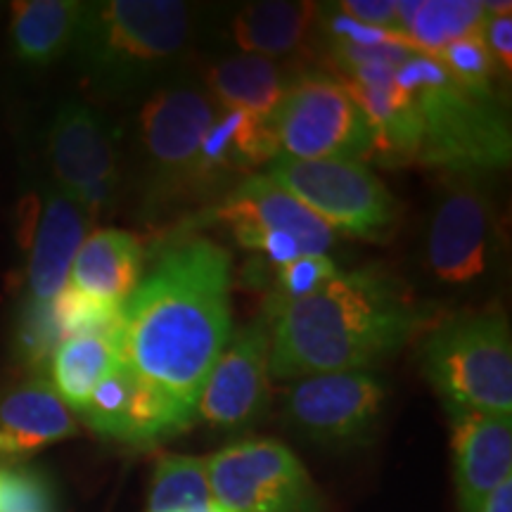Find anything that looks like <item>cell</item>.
Segmentation results:
<instances>
[{
	"instance_id": "obj_21",
	"label": "cell",
	"mask_w": 512,
	"mask_h": 512,
	"mask_svg": "<svg viewBox=\"0 0 512 512\" xmlns=\"http://www.w3.org/2000/svg\"><path fill=\"white\" fill-rule=\"evenodd\" d=\"M320 19L316 3L266 0L242 8L230 24V36L242 53L273 60L302 50Z\"/></svg>"
},
{
	"instance_id": "obj_24",
	"label": "cell",
	"mask_w": 512,
	"mask_h": 512,
	"mask_svg": "<svg viewBox=\"0 0 512 512\" xmlns=\"http://www.w3.org/2000/svg\"><path fill=\"white\" fill-rule=\"evenodd\" d=\"M121 366L117 332L112 335H79L62 342L50 358L53 389L69 411L81 413L105 377Z\"/></svg>"
},
{
	"instance_id": "obj_32",
	"label": "cell",
	"mask_w": 512,
	"mask_h": 512,
	"mask_svg": "<svg viewBox=\"0 0 512 512\" xmlns=\"http://www.w3.org/2000/svg\"><path fill=\"white\" fill-rule=\"evenodd\" d=\"M482 36L498 72H512V12H486Z\"/></svg>"
},
{
	"instance_id": "obj_5",
	"label": "cell",
	"mask_w": 512,
	"mask_h": 512,
	"mask_svg": "<svg viewBox=\"0 0 512 512\" xmlns=\"http://www.w3.org/2000/svg\"><path fill=\"white\" fill-rule=\"evenodd\" d=\"M422 370L448 411L512 415V337L503 313L439 323L422 344Z\"/></svg>"
},
{
	"instance_id": "obj_22",
	"label": "cell",
	"mask_w": 512,
	"mask_h": 512,
	"mask_svg": "<svg viewBox=\"0 0 512 512\" xmlns=\"http://www.w3.org/2000/svg\"><path fill=\"white\" fill-rule=\"evenodd\" d=\"M202 155L211 183L247 174L261 164H271L278 157L273 119L221 110L204 138Z\"/></svg>"
},
{
	"instance_id": "obj_8",
	"label": "cell",
	"mask_w": 512,
	"mask_h": 512,
	"mask_svg": "<svg viewBox=\"0 0 512 512\" xmlns=\"http://www.w3.org/2000/svg\"><path fill=\"white\" fill-rule=\"evenodd\" d=\"M278 157L313 159L370 157V128L347 88L330 74H302L290 81L273 117Z\"/></svg>"
},
{
	"instance_id": "obj_9",
	"label": "cell",
	"mask_w": 512,
	"mask_h": 512,
	"mask_svg": "<svg viewBox=\"0 0 512 512\" xmlns=\"http://www.w3.org/2000/svg\"><path fill=\"white\" fill-rule=\"evenodd\" d=\"M211 496L233 512H320L309 472L285 444L247 439L207 458Z\"/></svg>"
},
{
	"instance_id": "obj_33",
	"label": "cell",
	"mask_w": 512,
	"mask_h": 512,
	"mask_svg": "<svg viewBox=\"0 0 512 512\" xmlns=\"http://www.w3.org/2000/svg\"><path fill=\"white\" fill-rule=\"evenodd\" d=\"M477 512H512V477L503 479V482L484 498Z\"/></svg>"
},
{
	"instance_id": "obj_20",
	"label": "cell",
	"mask_w": 512,
	"mask_h": 512,
	"mask_svg": "<svg viewBox=\"0 0 512 512\" xmlns=\"http://www.w3.org/2000/svg\"><path fill=\"white\" fill-rule=\"evenodd\" d=\"M202 88L221 110L273 119L290 88V79L275 60L240 53L209 64Z\"/></svg>"
},
{
	"instance_id": "obj_2",
	"label": "cell",
	"mask_w": 512,
	"mask_h": 512,
	"mask_svg": "<svg viewBox=\"0 0 512 512\" xmlns=\"http://www.w3.org/2000/svg\"><path fill=\"white\" fill-rule=\"evenodd\" d=\"M266 323L271 375L304 380L363 370L394 354L430 325V306L415 302L394 275L368 266L337 273L311 297L266 316Z\"/></svg>"
},
{
	"instance_id": "obj_31",
	"label": "cell",
	"mask_w": 512,
	"mask_h": 512,
	"mask_svg": "<svg viewBox=\"0 0 512 512\" xmlns=\"http://www.w3.org/2000/svg\"><path fill=\"white\" fill-rule=\"evenodd\" d=\"M335 10L358 24L399 34L396 0H344V3L335 5Z\"/></svg>"
},
{
	"instance_id": "obj_12",
	"label": "cell",
	"mask_w": 512,
	"mask_h": 512,
	"mask_svg": "<svg viewBox=\"0 0 512 512\" xmlns=\"http://www.w3.org/2000/svg\"><path fill=\"white\" fill-rule=\"evenodd\" d=\"M271 380V335L266 318L230 335L204 380L195 418L211 430H245L264 415Z\"/></svg>"
},
{
	"instance_id": "obj_23",
	"label": "cell",
	"mask_w": 512,
	"mask_h": 512,
	"mask_svg": "<svg viewBox=\"0 0 512 512\" xmlns=\"http://www.w3.org/2000/svg\"><path fill=\"white\" fill-rule=\"evenodd\" d=\"M83 15L76 0H19L12 3L10 38L19 60L50 64L74 48Z\"/></svg>"
},
{
	"instance_id": "obj_29",
	"label": "cell",
	"mask_w": 512,
	"mask_h": 512,
	"mask_svg": "<svg viewBox=\"0 0 512 512\" xmlns=\"http://www.w3.org/2000/svg\"><path fill=\"white\" fill-rule=\"evenodd\" d=\"M337 273V264L328 254H302L290 264L280 266L278 275H275V290L268 297L266 316L280 311L287 304L311 297Z\"/></svg>"
},
{
	"instance_id": "obj_28",
	"label": "cell",
	"mask_w": 512,
	"mask_h": 512,
	"mask_svg": "<svg viewBox=\"0 0 512 512\" xmlns=\"http://www.w3.org/2000/svg\"><path fill=\"white\" fill-rule=\"evenodd\" d=\"M441 67L451 74V79L463 86L467 93L477 95L482 100H494L496 95V79L498 67L491 57L489 48H486L482 31L479 34H470L460 41L446 46L437 55Z\"/></svg>"
},
{
	"instance_id": "obj_14",
	"label": "cell",
	"mask_w": 512,
	"mask_h": 512,
	"mask_svg": "<svg viewBox=\"0 0 512 512\" xmlns=\"http://www.w3.org/2000/svg\"><path fill=\"white\" fill-rule=\"evenodd\" d=\"M204 221L226 223L238 242L252 235H283L297 242L302 254H325L337 240L328 223L268 176H249L235 185Z\"/></svg>"
},
{
	"instance_id": "obj_16",
	"label": "cell",
	"mask_w": 512,
	"mask_h": 512,
	"mask_svg": "<svg viewBox=\"0 0 512 512\" xmlns=\"http://www.w3.org/2000/svg\"><path fill=\"white\" fill-rule=\"evenodd\" d=\"M91 216L74 197L57 188L46 190L29 223L27 302L46 304L69 283V273L83 240L88 238Z\"/></svg>"
},
{
	"instance_id": "obj_18",
	"label": "cell",
	"mask_w": 512,
	"mask_h": 512,
	"mask_svg": "<svg viewBox=\"0 0 512 512\" xmlns=\"http://www.w3.org/2000/svg\"><path fill=\"white\" fill-rule=\"evenodd\" d=\"M79 432L53 384L29 380L0 394V458H24Z\"/></svg>"
},
{
	"instance_id": "obj_11",
	"label": "cell",
	"mask_w": 512,
	"mask_h": 512,
	"mask_svg": "<svg viewBox=\"0 0 512 512\" xmlns=\"http://www.w3.org/2000/svg\"><path fill=\"white\" fill-rule=\"evenodd\" d=\"M48 162L57 188L88 216L100 214L119 190L117 140L105 119L83 102H64L48 131Z\"/></svg>"
},
{
	"instance_id": "obj_25",
	"label": "cell",
	"mask_w": 512,
	"mask_h": 512,
	"mask_svg": "<svg viewBox=\"0 0 512 512\" xmlns=\"http://www.w3.org/2000/svg\"><path fill=\"white\" fill-rule=\"evenodd\" d=\"M399 36L422 55L437 57L460 38L479 34L486 22L484 3L472 0H427V3H396Z\"/></svg>"
},
{
	"instance_id": "obj_10",
	"label": "cell",
	"mask_w": 512,
	"mask_h": 512,
	"mask_svg": "<svg viewBox=\"0 0 512 512\" xmlns=\"http://www.w3.org/2000/svg\"><path fill=\"white\" fill-rule=\"evenodd\" d=\"M387 389L366 370L311 375L287 394L285 418L318 444L349 446L370 439L382 415Z\"/></svg>"
},
{
	"instance_id": "obj_34",
	"label": "cell",
	"mask_w": 512,
	"mask_h": 512,
	"mask_svg": "<svg viewBox=\"0 0 512 512\" xmlns=\"http://www.w3.org/2000/svg\"><path fill=\"white\" fill-rule=\"evenodd\" d=\"M181 512H233V510H228L226 505H221L216 498H211V501H207V503L192 505V508H185Z\"/></svg>"
},
{
	"instance_id": "obj_1",
	"label": "cell",
	"mask_w": 512,
	"mask_h": 512,
	"mask_svg": "<svg viewBox=\"0 0 512 512\" xmlns=\"http://www.w3.org/2000/svg\"><path fill=\"white\" fill-rule=\"evenodd\" d=\"M233 335L230 256L211 240L166 249L121 309V363L195 406Z\"/></svg>"
},
{
	"instance_id": "obj_27",
	"label": "cell",
	"mask_w": 512,
	"mask_h": 512,
	"mask_svg": "<svg viewBox=\"0 0 512 512\" xmlns=\"http://www.w3.org/2000/svg\"><path fill=\"white\" fill-rule=\"evenodd\" d=\"M121 309L124 306L86 297L72 285L48 302L50 320L60 342L79 335H112L119 330Z\"/></svg>"
},
{
	"instance_id": "obj_4",
	"label": "cell",
	"mask_w": 512,
	"mask_h": 512,
	"mask_svg": "<svg viewBox=\"0 0 512 512\" xmlns=\"http://www.w3.org/2000/svg\"><path fill=\"white\" fill-rule=\"evenodd\" d=\"M190 8L176 0H102L83 5L74 48L102 93L162 79L188 50Z\"/></svg>"
},
{
	"instance_id": "obj_3",
	"label": "cell",
	"mask_w": 512,
	"mask_h": 512,
	"mask_svg": "<svg viewBox=\"0 0 512 512\" xmlns=\"http://www.w3.org/2000/svg\"><path fill=\"white\" fill-rule=\"evenodd\" d=\"M396 83L413 105L411 164L451 174L508 166L510 124L501 107L458 86L437 57L411 55L396 72Z\"/></svg>"
},
{
	"instance_id": "obj_13",
	"label": "cell",
	"mask_w": 512,
	"mask_h": 512,
	"mask_svg": "<svg viewBox=\"0 0 512 512\" xmlns=\"http://www.w3.org/2000/svg\"><path fill=\"white\" fill-rule=\"evenodd\" d=\"M79 415L100 437L150 446L188 430L195 420V406L143 380L121 363L100 382Z\"/></svg>"
},
{
	"instance_id": "obj_7",
	"label": "cell",
	"mask_w": 512,
	"mask_h": 512,
	"mask_svg": "<svg viewBox=\"0 0 512 512\" xmlns=\"http://www.w3.org/2000/svg\"><path fill=\"white\" fill-rule=\"evenodd\" d=\"M268 178L297 197L332 230L363 240L387 238L399 221V204L380 178L358 159L275 157Z\"/></svg>"
},
{
	"instance_id": "obj_19",
	"label": "cell",
	"mask_w": 512,
	"mask_h": 512,
	"mask_svg": "<svg viewBox=\"0 0 512 512\" xmlns=\"http://www.w3.org/2000/svg\"><path fill=\"white\" fill-rule=\"evenodd\" d=\"M143 247L133 233L102 228L83 240L69 273V283L86 297L124 306L138 290Z\"/></svg>"
},
{
	"instance_id": "obj_26",
	"label": "cell",
	"mask_w": 512,
	"mask_h": 512,
	"mask_svg": "<svg viewBox=\"0 0 512 512\" xmlns=\"http://www.w3.org/2000/svg\"><path fill=\"white\" fill-rule=\"evenodd\" d=\"M211 498L207 458L164 456L157 460L147 512H181Z\"/></svg>"
},
{
	"instance_id": "obj_15",
	"label": "cell",
	"mask_w": 512,
	"mask_h": 512,
	"mask_svg": "<svg viewBox=\"0 0 512 512\" xmlns=\"http://www.w3.org/2000/svg\"><path fill=\"white\" fill-rule=\"evenodd\" d=\"M491 209L475 185L448 190L427 230V266L446 285H467L489 264Z\"/></svg>"
},
{
	"instance_id": "obj_30",
	"label": "cell",
	"mask_w": 512,
	"mask_h": 512,
	"mask_svg": "<svg viewBox=\"0 0 512 512\" xmlns=\"http://www.w3.org/2000/svg\"><path fill=\"white\" fill-rule=\"evenodd\" d=\"M53 484L36 467L24 463H0V512H50Z\"/></svg>"
},
{
	"instance_id": "obj_17",
	"label": "cell",
	"mask_w": 512,
	"mask_h": 512,
	"mask_svg": "<svg viewBox=\"0 0 512 512\" xmlns=\"http://www.w3.org/2000/svg\"><path fill=\"white\" fill-rule=\"evenodd\" d=\"M451 418L458 505L460 512H477L512 477V420L477 411H451Z\"/></svg>"
},
{
	"instance_id": "obj_6",
	"label": "cell",
	"mask_w": 512,
	"mask_h": 512,
	"mask_svg": "<svg viewBox=\"0 0 512 512\" xmlns=\"http://www.w3.org/2000/svg\"><path fill=\"white\" fill-rule=\"evenodd\" d=\"M221 107L202 86L157 88L138 114V150L152 202H176L211 188L204 169V138Z\"/></svg>"
}]
</instances>
